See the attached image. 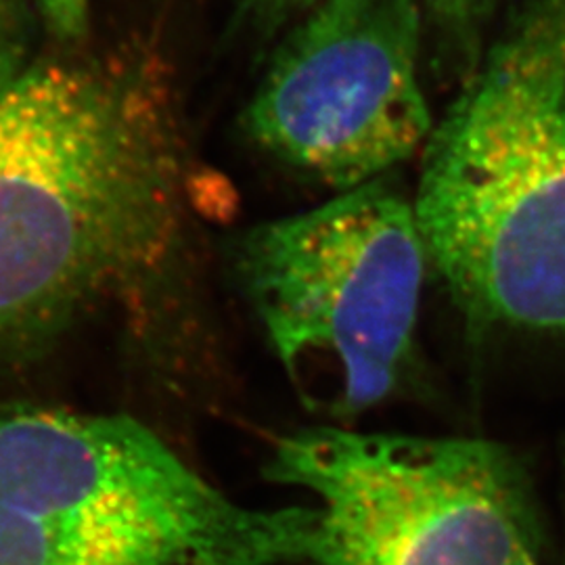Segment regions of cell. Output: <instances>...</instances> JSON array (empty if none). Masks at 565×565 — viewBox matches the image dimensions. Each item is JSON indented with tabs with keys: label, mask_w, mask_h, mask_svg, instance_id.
<instances>
[{
	"label": "cell",
	"mask_w": 565,
	"mask_h": 565,
	"mask_svg": "<svg viewBox=\"0 0 565 565\" xmlns=\"http://www.w3.org/2000/svg\"><path fill=\"white\" fill-rule=\"evenodd\" d=\"M181 177L147 61L30 65L0 90V361L162 263Z\"/></svg>",
	"instance_id": "1"
},
{
	"label": "cell",
	"mask_w": 565,
	"mask_h": 565,
	"mask_svg": "<svg viewBox=\"0 0 565 565\" xmlns=\"http://www.w3.org/2000/svg\"><path fill=\"white\" fill-rule=\"evenodd\" d=\"M478 317L565 329V0H532L434 126L413 202Z\"/></svg>",
	"instance_id": "2"
},
{
	"label": "cell",
	"mask_w": 565,
	"mask_h": 565,
	"mask_svg": "<svg viewBox=\"0 0 565 565\" xmlns=\"http://www.w3.org/2000/svg\"><path fill=\"white\" fill-rule=\"evenodd\" d=\"M312 507L254 509L128 415L0 413V565L310 562Z\"/></svg>",
	"instance_id": "3"
},
{
	"label": "cell",
	"mask_w": 565,
	"mask_h": 565,
	"mask_svg": "<svg viewBox=\"0 0 565 565\" xmlns=\"http://www.w3.org/2000/svg\"><path fill=\"white\" fill-rule=\"evenodd\" d=\"M235 275L308 408L352 417L385 401L411 356L424 289L413 203L382 181L258 224Z\"/></svg>",
	"instance_id": "4"
},
{
	"label": "cell",
	"mask_w": 565,
	"mask_h": 565,
	"mask_svg": "<svg viewBox=\"0 0 565 565\" xmlns=\"http://www.w3.org/2000/svg\"><path fill=\"white\" fill-rule=\"evenodd\" d=\"M266 476L315 499V565H539L490 443L312 427L277 443Z\"/></svg>",
	"instance_id": "5"
},
{
	"label": "cell",
	"mask_w": 565,
	"mask_h": 565,
	"mask_svg": "<svg viewBox=\"0 0 565 565\" xmlns=\"http://www.w3.org/2000/svg\"><path fill=\"white\" fill-rule=\"evenodd\" d=\"M417 0H319L282 39L245 109L264 153L350 191L425 149Z\"/></svg>",
	"instance_id": "6"
},
{
	"label": "cell",
	"mask_w": 565,
	"mask_h": 565,
	"mask_svg": "<svg viewBox=\"0 0 565 565\" xmlns=\"http://www.w3.org/2000/svg\"><path fill=\"white\" fill-rule=\"evenodd\" d=\"M427 18L434 25V34L443 60L465 65V72L478 67L482 60L480 42L484 41L488 21L499 0H425Z\"/></svg>",
	"instance_id": "7"
},
{
	"label": "cell",
	"mask_w": 565,
	"mask_h": 565,
	"mask_svg": "<svg viewBox=\"0 0 565 565\" xmlns=\"http://www.w3.org/2000/svg\"><path fill=\"white\" fill-rule=\"evenodd\" d=\"M28 11L23 0H0V90L28 65Z\"/></svg>",
	"instance_id": "8"
},
{
	"label": "cell",
	"mask_w": 565,
	"mask_h": 565,
	"mask_svg": "<svg viewBox=\"0 0 565 565\" xmlns=\"http://www.w3.org/2000/svg\"><path fill=\"white\" fill-rule=\"evenodd\" d=\"M44 30L65 44L81 42L90 28V0H32Z\"/></svg>",
	"instance_id": "9"
},
{
	"label": "cell",
	"mask_w": 565,
	"mask_h": 565,
	"mask_svg": "<svg viewBox=\"0 0 565 565\" xmlns=\"http://www.w3.org/2000/svg\"><path fill=\"white\" fill-rule=\"evenodd\" d=\"M315 2L319 0H245L242 4V15L249 23L266 28L285 20L294 11L312 7Z\"/></svg>",
	"instance_id": "10"
}]
</instances>
